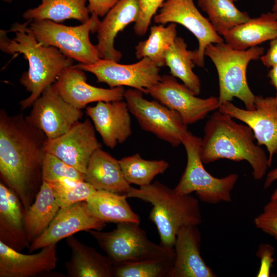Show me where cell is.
<instances>
[{
  "label": "cell",
  "instance_id": "cell-16",
  "mask_svg": "<svg viewBox=\"0 0 277 277\" xmlns=\"http://www.w3.org/2000/svg\"><path fill=\"white\" fill-rule=\"evenodd\" d=\"M106 223L90 211L87 201L60 208L47 230L29 248V253L46 246L57 244L76 232L89 230H102Z\"/></svg>",
  "mask_w": 277,
  "mask_h": 277
},
{
  "label": "cell",
  "instance_id": "cell-4",
  "mask_svg": "<svg viewBox=\"0 0 277 277\" xmlns=\"http://www.w3.org/2000/svg\"><path fill=\"white\" fill-rule=\"evenodd\" d=\"M127 197L140 199L152 205L149 219L156 226L164 246L174 250L176 235L185 226L202 222L198 200L190 194H181L156 181L138 188L131 187Z\"/></svg>",
  "mask_w": 277,
  "mask_h": 277
},
{
  "label": "cell",
  "instance_id": "cell-43",
  "mask_svg": "<svg viewBox=\"0 0 277 277\" xmlns=\"http://www.w3.org/2000/svg\"><path fill=\"white\" fill-rule=\"evenodd\" d=\"M272 13L277 18V0H274L272 8Z\"/></svg>",
  "mask_w": 277,
  "mask_h": 277
},
{
  "label": "cell",
  "instance_id": "cell-22",
  "mask_svg": "<svg viewBox=\"0 0 277 277\" xmlns=\"http://www.w3.org/2000/svg\"><path fill=\"white\" fill-rule=\"evenodd\" d=\"M26 210L13 190L0 183V241L21 252L29 248L25 226Z\"/></svg>",
  "mask_w": 277,
  "mask_h": 277
},
{
  "label": "cell",
  "instance_id": "cell-6",
  "mask_svg": "<svg viewBox=\"0 0 277 277\" xmlns=\"http://www.w3.org/2000/svg\"><path fill=\"white\" fill-rule=\"evenodd\" d=\"M139 224L122 222L110 231L92 229L87 232L96 240L113 265L152 259L174 261V250L149 240Z\"/></svg>",
  "mask_w": 277,
  "mask_h": 277
},
{
  "label": "cell",
  "instance_id": "cell-37",
  "mask_svg": "<svg viewBox=\"0 0 277 277\" xmlns=\"http://www.w3.org/2000/svg\"><path fill=\"white\" fill-rule=\"evenodd\" d=\"M255 226L277 241V201L271 200L254 220Z\"/></svg>",
  "mask_w": 277,
  "mask_h": 277
},
{
  "label": "cell",
  "instance_id": "cell-32",
  "mask_svg": "<svg viewBox=\"0 0 277 277\" xmlns=\"http://www.w3.org/2000/svg\"><path fill=\"white\" fill-rule=\"evenodd\" d=\"M118 161L128 183L140 187L151 184L154 178L165 172L169 166L164 160H147L141 157L139 153L123 157Z\"/></svg>",
  "mask_w": 277,
  "mask_h": 277
},
{
  "label": "cell",
  "instance_id": "cell-1",
  "mask_svg": "<svg viewBox=\"0 0 277 277\" xmlns=\"http://www.w3.org/2000/svg\"><path fill=\"white\" fill-rule=\"evenodd\" d=\"M47 138L23 113L0 110L1 182L21 200L26 211L34 202L43 181L42 167Z\"/></svg>",
  "mask_w": 277,
  "mask_h": 277
},
{
  "label": "cell",
  "instance_id": "cell-24",
  "mask_svg": "<svg viewBox=\"0 0 277 277\" xmlns=\"http://www.w3.org/2000/svg\"><path fill=\"white\" fill-rule=\"evenodd\" d=\"M71 251L65 264L69 277H113V265L108 258L73 236L67 238Z\"/></svg>",
  "mask_w": 277,
  "mask_h": 277
},
{
  "label": "cell",
  "instance_id": "cell-15",
  "mask_svg": "<svg viewBox=\"0 0 277 277\" xmlns=\"http://www.w3.org/2000/svg\"><path fill=\"white\" fill-rule=\"evenodd\" d=\"M95 130L88 118L80 121L59 137L47 139L45 151L85 174L91 156L102 146Z\"/></svg>",
  "mask_w": 277,
  "mask_h": 277
},
{
  "label": "cell",
  "instance_id": "cell-35",
  "mask_svg": "<svg viewBox=\"0 0 277 277\" xmlns=\"http://www.w3.org/2000/svg\"><path fill=\"white\" fill-rule=\"evenodd\" d=\"M44 182L50 183L63 178L85 181V174L57 156L45 152L42 167Z\"/></svg>",
  "mask_w": 277,
  "mask_h": 277
},
{
  "label": "cell",
  "instance_id": "cell-5",
  "mask_svg": "<svg viewBox=\"0 0 277 277\" xmlns=\"http://www.w3.org/2000/svg\"><path fill=\"white\" fill-rule=\"evenodd\" d=\"M264 50L258 46L237 50L224 42L207 46L205 55L213 63L218 74L220 105L236 97L244 103L246 109H254L255 96L248 86L246 71L249 63L260 59Z\"/></svg>",
  "mask_w": 277,
  "mask_h": 277
},
{
  "label": "cell",
  "instance_id": "cell-23",
  "mask_svg": "<svg viewBox=\"0 0 277 277\" xmlns=\"http://www.w3.org/2000/svg\"><path fill=\"white\" fill-rule=\"evenodd\" d=\"M85 181L96 190L120 194H127L132 187L124 177L119 161L101 148L91 156Z\"/></svg>",
  "mask_w": 277,
  "mask_h": 277
},
{
  "label": "cell",
  "instance_id": "cell-3",
  "mask_svg": "<svg viewBox=\"0 0 277 277\" xmlns=\"http://www.w3.org/2000/svg\"><path fill=\"white\" fill-rule=\"evenodd\" d=\"M231 116L219 110L207 121L202 138L200 156L203 164L220 159L246 161L252 169L254 180L262 179L269 167L264 150L254 143L252 129L236 123Z\"/></svg>",
  "mask_w": 277,
  "mask_h": 277
},
{
  "label": "cell",
  "instance_id": "cell-29",
  "mask_svg": "<svg viewBox=\"0 0 277 277\" xmlns=\"http://www.w3.org/2000/svg\"><path fill=\"white\" fill-rule=\"evenodd\" d=\"M195 57L194 50H188L184 39L177 36L166 53L165 66L169 67L171 75L179 78L198 95L201 91V83L193 71Z\"/></svg>",
  "mask_w": 277,
  "mask_h": 277
},
{
  "label": "cell",
  "instance_id": "cell-21",
  "mask_svg": "<svg viewBox=\"0 0 277 277\" xmlns=\"http://www.w3.org/2000/svg\"><path fill=\"white\" fill-rule=\"evenodd\" d=\"M197 226L183 227L174 245V259L169 277H215L200 252L201 232Z\"/></svg>",
  "mask_w": 277,
  "mask_h": 277
},
{
  "label": "cell",
  "instance_id": "cell-10",
  "mask_svg": "<svg viewBox=\"0 0 277 277\" xmlns=\"http://www.w3.org/2000/svg\"><path fill=\"white\" fill-rule=\"evenodd\" d=\"M74 66L93 74L97 82L106 83L110 88L128 86L145 94H148V90L162 77L160 68L147 57L131 64L100 58L93 64L78 63Z\"/></svg>",
  "mask_w": 277,
  "mask_h": 277
},
{
  "label": "cell",
  "instance_id": "cell-45",
  "mask_svg": "<svg viewBox=\"0 0 277 277\" xmlns=\"http://www.w3.org/2000/svg\"><path fill=\"white\" fill-rule=\"evenodd\" d=\"M231 1H232L234 3L235 2H237L238 0H231Z\"/></svg>",
  "mask_w": 277,
  "mask_h": 277
},
{
  "label": "cell",
  "instance_id": "cell-18",
  "mask_svg": "<svg viewBox=\"0 0 277 277\" xmlns=\"http://www.w3.org/2000/svg\"><path fill=\"white\" fill-rule=\"evenodd\" d=\"M86 112L107 147L113 149L131 135L130 112L125 101L98 102L87 107Z\"/></svg>",
  "mask_w": 277,
  "mask_h": 277
},
{
  "label": "cell",
  "instance_id": "cell-38",
  "mask_svg": "<svg viewBox=\"0 0 277 277\" xmlns=\"http://www.w3.org/2000/svg\"><path fill=\"white\" fill-rule=\"evenodd\" d=\"M274 248L272 245L265 243L260 244L256 255L260 258L261 264L256 276H270V270L274 262Z\"/></svg>",
  "mask_w": 277,
  "mask_h": 277
},
{
  "label": "cell",
  "instance_id": "cell-26",
  "mask_svg": "<svg viewBox=\"0 0 277 277\" xmlns=\"http://www.w3.org/2000/svg\"><path fill=\"white\" fill-rule=\"evenodd\" d=\"M60 209L52 187L43 181L25 217L27 239L30 244L47 230Z\"/></svg>",
  "mask_w": 277,
  "mask_h": 277
},
{
  "label": "cell",
  "instance_id": "cell-36",
  "mask_svg": "<svg viewBox=\"0 0 277 277\" xmlns=\"http://www.w3.org/2000/svg\"><path fill=\"white\" fill-rule=\"evenodd\" d=\"M140 14L135 23L133 29L135 34L139 36H144L147 32L151 19L156 14L159 9L165 0H138Z\"/></svg>",
  "mask_w": 277,
  "mask_h": 277
},
{
  "label": "cell",
  "instance_id": "cell-27",
  "mask_svg": "<svg viewBox=\"0 0 277 277\" xmlns=\"http://www.w3.org/2000/svg\"><path fill=\"white\" fill-rule=\"evenodd\" d=\"M127 198L126 194L96 190L87 202L92 213L105 223H140V216L132 210Z\"/></svg>",
  "mask_w": 277,
  "mask_h": 277
},
{
  "label": "cell",
  "instance_id": "cell-31",
  "mask_svg": "<svg viewBox=\"0 0 277 277\" xmlns=\"http://www.w3.org/2000/svg\"><path fill=\"white\" fill-rule=\"evenodd\" d=\"M216 32L222 36L234 27L248 22L249 14L240 10L231 0H197Z\"/></svg>",
  "mask_w": 277,
  "mask_h": 277
},
{
  "label": "cell",
  "instance_id": "cell-34",
  "mask_svg": "<svg viewBox=\"0 0 277 277\" xmlns=\"http://www.w3.org/2000/svg\"><path fill=\"white\" fill-rule=\"evenodd\" d=\"M48 183L52 187L56 203L60 208L87 201L96 191L85 181L63 178Z\"/></svg>",
  "mask_w": 277,
  "mask_h": 277
},
{
  "label": "cell",
  "instance_id": "cell-9",
  "mask_svg": "<svg viewBox=\"0 0 277 277\" xmlns=\"http://www.w3.org/2000/svg\"><path fill=\"white\" fill-rule=\"evenodd\" d=\"M143 94L133 88L125 90L124 93L129 111L142 129L173 147L182 144L188 130L180 114L156 100L144 98Z\"/></svg>",
  "mask_w": 277,
  "mask_h": 277
},
{
  "label": "cell",
  "instance_id": "cell-17",
  "mask_svg": "<svg viewBox=\"0 0 277 277\" xmlns=\"http://www.w3.org/2000/svg\"><path fill=\"white\" fill-rule=\"evenodd\" d=\"M52 86L65 101L80 109L93 102L123 100L125 92L123 87L107 89L89 84L85 71L74 65L65 69Z\"/></svg>",
  "mask_w": 277,
  "mask_h": 277
},
{
  "label": "cell",
  "instance_id": "cell-13",
  "mask_svg": "<svg viewBox=\"0 0 277 277\" xmlns=\"http://www.w3.org/2000/svg\"><path fill=\"white\" fill-rule=\"evenodd\" d=\"M83 115L82 109L65 101L51 85L33 103L29 114L25 117L47 139H53L67 132Z\"/></svg>",
  "mask_w": 277,
  "mask_h": 277
},
{
  "label": "cell",
  "instance_id": "cell-20",
  "mask_svg": "<svg viewBox=\"0 0 277 277\" xmlns=\"http://www.w3.org/2000/svg\"><path fill=\"white\" fill-rule=\"evenodd\" d=\"M139 14L138 0H120L109 11L101 21L96 32V47L100 58L120 61L122 53L114 47L115 37L128 25L135 23Z\"/></svg>",
  "mask_w": 277,
  "mask_h": 277
},
{
  "label": "cell",
  "instance_id": "cell-8",
  "mask_svg": "<svg viewBox=\"0 0 277 277\" xmlns=\"http://www.w3.org/2000/svg\"><path fill=\"white\" fill-rule=\"evenodd\" d=\"M202 138L188 131L182 144L186 154L185 169L174 190L179 194H190L195 192L202 201L209 204L231 201V191L238 175L231 173L222 178L210 174L204 168L200 156Z\"/></svg>",
  "mask_w": 277,
  "mask_h": 277
},
{
  "label": "cell",
  "instance_id": "cell-33",
  "mask_svg": "<svg viewBox=\"0 0 277 277\" xmlns=\"http://www.w3.org/2000/svg\"><path fill=\"white\" fill-rule=\"evenodd\" d=\"M173 262L152 259L113 265V277H169Z\"/></svg>",
  "mask_w": 277,
  "mask_h": 277
},
{
  "label": "cell",
  "instance_id": "cell-25",
  "mask_svg": "<svg viewBox=\"0 0 277 277\" xmlns=\"http://www.w3.org/2000/svg\"><path fill=\"white\" fill-rule=\"evenodd\" d=\"M232 48L244 50L277 37V18L272 12L262 13L239 25L223 36Z\"/></svg>",
  "mask_w": 277,
  "mask_h": 277
},
{
  "label": "cell",
  "instance_id": "cell-44",
  "mask_svg": "<svg viewBox=\"0 0 277 277\" xmlns=\"http://www.w3.org/2000/svg\"><path fill=\"white\" fill-rule=\"evenodd\" d=\"M5 2L10 3L12 2V0H3Z\"/></svg>",
  "mask_w": 277,
  "mask_h": 277
},
{
  "label": "cell",
  "instance_id": "cell-14",
  "mask_svg": "<svg viewBox=\"0 0 277 277\" xmlns=\"http://www.w3.org/2000/svg\"><path fill=\"white\" fill-rule=\"evenodd\" d=\"M253 110L240 108L231 102L221 104L218 110L236 118L252 130L257 144L264 145L268 152L269 167L277 154V102L274 97L255 96Z\"/></svg>",
  "mask_w": 277,
  "mask_h": 277
},
{
  "label": "cell",
  "instance_id": "cell-2",
  "mask_svg": "<svg viewBox=\"0 0 277 277\" xmlns=\"http://www.w3.org/2000/svg\"><path fill=\"white\" fill-rule=\"evenodd\" d=\"M32 20L22 24L14 23L9 31L1 30L0 49L7 54H23L29 68L23 73L19 82L30 94L19 102L25 110L33 103L60 74L73 65L74 60L64 55L53 46H44L37 41L29 28Z\"/></svg>",
  "mask_w": 277,
  "mask_h": 277
},
{
  "label": "cell",
  "instance_id": "cell-30",
  "mask_svg": "<svg viewBox=\"0 0 277 277\" xmlns=\"http://www.w3.org/2000/svg\"><path fill=\"white\" fill-rule=\"evenodd\" d=\"M176 37V24L151 26L148 37L140 42L135 47L136 58L147 57L160 68L165 66L166 53Z\"/></svg>",
  "mask_w": 277,
  "mask_h": 277
},
{
  "label": "cell",
  "instance_id": "cell-40",
  "mask_svg": "<svg viewBox=\"0 0 277 277\" xmlns=\"http://www.w3.org/2000/svg\"><path fill=\"white\" fill-rule=\"evenodd\" d=\"M260 60L263 65L268 68L277 65V37L270 41L269 49Z\"/></svg>",
  "mask_w": 277,
  "mask_h": 277
},
{
  "label": "cell",
  "instance_id": "cell-11",
  "mask_svg": "<svg viewBox=\"0 0 277 277\" xmlns=\"http://www.w3.org/2000/svg\"><path fill=\"white\" fill-rule=\"evenodd\" d=\"M154 22L165 25L167 23L180 24L196 38L198 48L194 50V64L200 67L205 65V51L211 44L224 42L208 19L205 17L195 6L193 0H167L153 17Z\"/></svg>",
  "mask_w": 277,
  "mask_h": 277
},
{
  "label": "cell",
  "instance_id": "cell-7",
  "mask_svg": "<svg viewBox=\"0 0 277 277\" xmlns=\"http://www.w3.org/2000/svg\"><path fill=\"white\" fill-rule=\"evenodd\" d=\"M101 21L95 13L80 25L66 26L51 20H33L29 24L37 41L44 46L56 47L67 57L83 64H93L100 59L90 33L97 32Z\"/></svg>",
  "mask_w": 277,
  "mask_h": 277
},
{
  "label": "cell",
  "instance_id": "cell-42",
  "mask_svg": "<svg viewBox=\"0 0 277 277\" xmlns=\"http://www.w3.org/2000/svg\"><path fill=\"white\" fill-rule=\"evenodd\" d=\"M267 76L269 78L270 83L276 89V93L274 97L277 102V65L271 68Z\"/></svg>",
  "mask_w": 277,
  "mask_h": 277
},
{
  "label": "cell",
  "instance_id": "cell-39",
  "mask_svg": "<svg viewBox=\"0 0 277 277\" xmlns=\"http://www.w3.org/2000/svg\"><path fill=\"white\" fill-rule=\"evenodd\" d=\"M90 13L103 17L113 8L120 0H87Z\"/></svg>",
  "mask_w": 277,
  "mask_h": 277
},
{
  "label": "cell",
  "instance_id": "cell-28",
  "mask_svg": "<svg viewBox=\"0 0 277 277\" xmlns=\"http://www.w3.org/2000/svg\"><path fill=\"white\" fill-rule=\"evenodd\" d=\"M87 0H42L37 7L26 10L23 14L26 20L48 19L61 23L74 19L81 23L90 18Z\"/></svg>",
  "mask_w": 277,
  "mask_h": 277
},
{
  "label": "cell",
  "instance_id": "cell-19",
  "mask_svg": "<svg viewBox=\"0 0 277 277\" xmlns=\"http://www.w3.org/2000/svg\"><path fill=\"white\" fill-rule=\"evenodd\" d=\"M58 260L56 244L34 254H24L0 241V277H34L54 270Z\"/></svg>",
  "mask_w": 277,
  "mask_h": 277
},
{
  "label": "cell",
  "instance_id": "cell-12",
  "mask_svg": "<svg viewBox=\"0 0 277 277\" xmlns=\"http://www.w3.org/2000/svg\"><path fill=\"white\" fill-rule=\"evenodd\" d=\"M148 94L177 112L187 125L204 119L209 112L219 109L220 106L219 97H197L172 75H162L159 82L148 90Z\"/></svg>",
  "mask_w": 277,
  "mask_h": 277
},
{
  "label": "cell",
  "instance_id": "cell-41",
  "mask_svg": "<svg viewBox=\"0 0 277 277\" xmlns=\"http://www.w3.org/2000/svg\"><path fill=\"white\" fill-rule=\"evenodd\" d=\"M277 180V167L269 171L266 178L264 188L267 189L272 184V183ZM271 200L277 201V188L274 190L271 195Z\"/></svg>",
  "mask_w": 277,
  "mask_h": 277
}]
</instances>
